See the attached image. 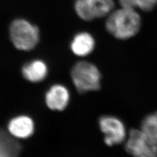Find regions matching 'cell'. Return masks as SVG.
<instances>
[{
    "mask_svg": "<svg viewBox=\"0 0 157 157\" xmlns=\"http://www.w3.org/2000/svg\"><path fill=\"white\" fill-rule=\"evenodd\" d=\"M105 26L107 32L115 38L126 40L139 33L141 18L136 10L121 6L107 16Z\"/></svg>",
    "mask_w": 157,
    "mask_h": 157,
    "instance_id": "6da1fadb",
    "label": "cell"
},
{
    "mask_svg": "<svg viewBox=\"0 0 157 157\" xmlns=\"http://www.w3.org/2000/svg\"><path fill=\"white\" fill-rule=\"evenodd\" d=\"M71 75L76 90L81 94L97 91L101 88V72L92 63L77 62L72 67Z\"/></svg>",
    "mask_w": 157,
    "mask_h": 157,
    "instance_id": "7a4b0ae2",
    "label": "cell"
},
{
    "mask_svg": "<svg viewBox=\"0 0 157 157\" xmlns=\"http://www.w3.org/2000/svg\"><path fill=\"white\" fill-rule=\"evenodd\" d=\"M9 33L12 43L19 50H32L39 42V28L23 19H17L12 22Z\"/></svg>",
    "mask_w": 157,
    "mask_h": 157,
    "instance_id": "3957f363",
    "label": "cell"
},
{
    "mask_svg": "<svg viewBox=\"0 0 157 157\" xmlns=\"http://www.w3.org/2000/svg\"><path fill=\"white\" fill-rule=\"evenodd\" d=\"M124 148L132 157H157V144L140 128L129 130Z\"/></svg>",
    "mask_w": 157,
    "mask_h": 157,
    "instance_id": "277c9868",
    "label": "cell"
},
{
    "mask_svg": "<svg viewBox=\"0 0 157 157\" xmlns=\"http://www.w3.org/2000/svg\"><path fill=\"white\" fill-rule=\"evenodd\" d=\"M98 124L107 146L113 147L124 143L129 131L121 118L111 115H103L99 119Z\"/></svg>",
    "mask_w": 157,
    "mask_h": 157,
    "instance_id": "5b68a950",
    "label": "cell"
},
{
    "mask_svg": "<svg viewBox=\"0 0 157 157\" xmlns=\"http://www.w3.org/2000/svg\"><path fill=\"white\" fill-rule=\"evenodd\" d=\"M115 8L113 0H75V10L86 21L107 17Z\"/></svg>",
    "mask_w": 157,
    "mask_h": 157,
    "instance_id": "8992f818",
    "label": "cell"
},
{
    "mask_svg": "<svg viewBox=\"0 0 157 157\" xmlns=\"http://www.w3.org/2000/svg\"><path fill=\"white\" fill-rule=\"evenodd\" d=\"M69 100V93L64 86L61 84L52 86L45 94L46 104L52 110H63L67 106Z\"/></svg>",
    "mask_w": 157,
    "mask_h": 157,
    "instance_id": "52a82bcc",
    "label": "cell"
},
{
    "mask_svg": "<svg viewBox=\"0 0 157 157\" xmlns=\"http://www.w3.org/2000/svg\"><path fill=\"white\" fill-rule=\"evenodd\" d=\"M8 129L9 133L15 139H27L33 133V121L27 116H18L10 121Z\"/></svg>",
    "mask_w": 157,
    "mask_h": 157,
    "instance_id": "ba28073f",
    "label": "cell"
},
{
    "mask_svg": "<svg viewBox=\"0 0 157 157\" xmlns=\"http://www.w3.org/2000/svg\"><path fill=\"white\" fill-rule=\"evenodd\" d=\"M95 48V40L87 32H80L76 34L71 43V49L73 54L78 56L89 55Z\"/></svg>",
    "mask_w": 157,
    "mask_h": 157,
    "instance_id": "9c48e42d",
    "label": "cell"
},
{
    "mask_svg": "<svg viewBox=\"0 0 157 157\" xmlns=\"http://www.w3.org/2000/svg\"><path fill=\"white\" fill-rule=\"evenodd\" d=\"M22 73L23 76L29 82H40L46 78L48 73V67L43 61L34 59L23 66Z\"/></svg>",
    "mask_w": 157,
    "mask_h": 157,
    "instance_id": "30bf717a",
    "label": "cell"
},
{
    "mask_svg": "<svg viewBox=\"0 0 157 157\" xmlns=\"http://www.w3.org/2000/svg\"><path fill=\"white\" fill-rule=\"evenodd\" d=\"M21 147L10 133L0 129V157H18Z\"/></svg>",
    "mask_w": 157,
    "mask_h": 157,
    "instance_id": "8fae6325",
    "label": "cell"
},
{
    "mask_svg": "<svg viewBox=\"0 0 157 157\" xmlns=\"http://www.w3.org/2000/svg\"><path fill=\"white\" fill-rule=\"evenodd\" d=\"M139 128L157 144V110L144 117Z\"/></svg>",
    "mask_w": 157,
    "mask_h": 157,
    "instance_id": "7c38bea8",
    "label": "cell"
},
{
    "mask_svg": "<svg viewBox=\"0 0 157 157\" xmlns=\"http://www.w3.org/2000/svg\"><path fill=\"white\" fill-rule=\"evenodd\" d=\"M121 6L150 12L157 6V0H118Z\"/></svg>",
    "mask_w": 157,
    "mask_h": 157,
    "instance_id": "4fadbf2b",
    "label": "cell"
}]
</instances>
